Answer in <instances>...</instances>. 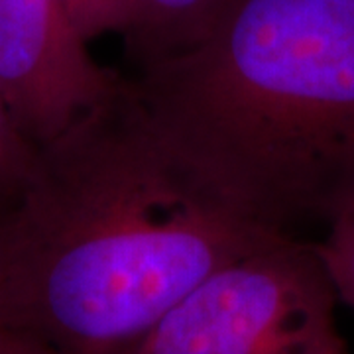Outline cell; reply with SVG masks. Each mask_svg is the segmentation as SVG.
Instances as JSON below:
<instances>
[{"mask_svg": "<svg viewBox=\"0 0 354 354\" xmlns=\"http://www.w3.org/2000/svg\"><path fill=\"white\" fill-rule=\"evenodd\" d=\"M317 242L283 234L209 274L132 354H346Z\"/></svg>", "mask_w": 354, "mask_h": 354, "instance_id": "3957f363", "label": "cell"}, {"mask_svg": "<svg viewBox=\"0 0 354 354\" xmlns=\"http://www.w3.org/2000/svg\"><path fill=\"white\" fill-rule=\"evenodd\" d=\"M232 0H122L116 34L142 65L199 44Z\"/></svg>", "mask_w": 354, "mask_h": 354, "instance_id": "5b68a950", "label": "cell"}, {"mask_svg": "<svg viewBox=\"0 0 354 354\" xmlns=\"http://www.w3.org/2000/svg\"><path fill=\"white\" fill-rule=\"evenodd\" d=\"M87 46L62 0H0V91L36 148L124 85Z\"/></svg>", "mask_w": 354, "mask_h": 354, "instance_id": "277c9868", "label": "cell"}, {"mask_svg": "<svg viewBox=\"0 0 354 354\" xmlns=\"http://www.w3.org/2000/svg\"><path fill=\"white\" fill-rule=\"evenodd\" d=\"M0 354H64L50 342L20 330L0 329Z\"/></svg>", "mask_w": 354, "mask_h": 354, "instance_id": "ba28073f", "label": "cell"}, {"mask_svg": "<svg viewBox=\"0 0 354 354\" xmlns=\"http://www.w3.org/2000/svg\"><path fill=\"white\" fill-rule=\"evenodd\" d=\"M197 189L124 85L38 148L0 209V329L132 354L199 281L270 242Z\"/></svg>", "mask_w": 354, "mask_h": 354, "instance_id": "6da1fadb", "label": "cell"}, {"mask_svg": "<svg viewBox=\"0 0 354 354\" xmlns=\"http://www.w3.org/2000/svg\"><path fill=\"white\" fill-rule=\"evenodd\" d=\"M128 85L165 156L242 223L293 234L354 207V0H232Z\"/></svg>", "mask_w": 354, "mask_h": 354, "instance_id": "7a4b0ae2", "label": "cell"}, {"mask_svg": "<svg viewBox=\"0 0 354 354\" xmlns=\"http://www.w3.org/2000/svg\"><path fill=\"white\" fill-rule=\"evenodd\" d=\"M81 36L91 41L106 32L118 30L122 0H62Z\"/></svg>", "mask_w": 354, "mask_h": 354, "instance_id": "52a82bcc", "label": "cell"}, {"mask_svg": "<svg viewBox=\"0 0 354 354\" xmlns=\"http://www.w3.org/2000/svg\"><path fill=\"white\" fill-rule=\"evenodd\" d=\"M38 148L20 132L0 91V209L18 197L34 169Z\"/></svg>", "mask_w": 354, "mask_h": 354, "instance_id": "8992f818", "label": "cell"}, {"mask_svg": "<svg viewBox=\"0 0 354 354\" xmlns=\"http://www.w3.org/2000/svg\"><path fill=\"white\" fill-rule=\"evenodd\" d=\"M346 304L351 305V307H353V309H354V297H353V299H351V301H346Z\"/></svg>", "mask_w": 354, "mask_h": 354, "instance_id": "9c48e42d", "label": "cell"}]
</instances>
